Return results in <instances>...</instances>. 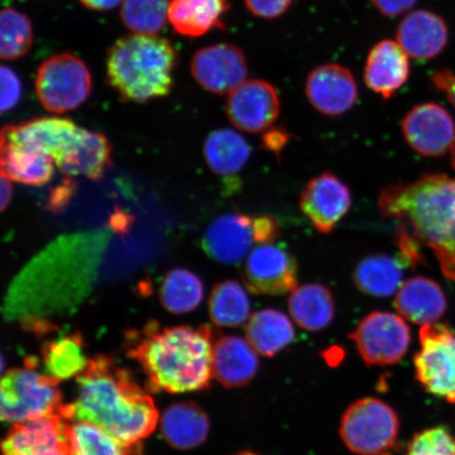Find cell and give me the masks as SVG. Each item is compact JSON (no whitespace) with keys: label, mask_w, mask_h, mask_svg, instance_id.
<instances>
[{"label":"cell","mask_w":455,"mask_h":455,"mask_svg":"<svg viewBox=\"0 0 455 455\" xmlns=\"http://www.w3.org/2000/svg\"><path fill=\"white\" fill-rule=\"evenodd\" d=\"M76 379V400L62 412L67 419L99 426L131 449L156 430L159 414L155 401L112 358L89 360Z\"/></svg>","instance_id":"6da1fadb"},{"label":"cell","mask_w":455,"mask_h":455,"mask_svg":"<svg viewBox=\"0 0 455 455\" xmlns=\"http://www.w3.org/2000/svg\"><path fill=\"white\" fill-rule=\"evenodd\" d=\"M382 219L396 220L419 247L439 261L443 275L455 281V180L427 174L411 184L395 185L380 193Z\"/></svg>","instance_id":"7a4b0ae2"},{"label":"cell","mask_w":455,"mask_h":455,"mask_svg":"<svg viewBox=\"0 0 455 455\" xmlns=\"http://www.w3.org/2000/svg\"><path fill=\"white\" fill-rule=\"evenodd\" d=\"M131 346L129 356L138 361L153 389L186 394L207 389L214 379L208 326L159 329L152 322Z\"/></svg>","instance_id":"3957f363"},{"label":"cell","mask_w":455,"mask_h":455,"mask_svg":"<svg viewBox=\"0 0 455 455\" xmlns=\"http://www.w3.org/2000/svg\"><path fill=\"white\" fill-rule=\"evenodd\" d=\"M178 61L167 38L131 34L114 43L107 55V77L124 100L147 102L169 94Z\"/></svg>","instance_id":"277c9868"},{"label":"cell","mask_w":455,"mask_h":455,"mask_svg":"<svg viewBox=\"0 0 455 455\" xmlns=\"http://www.w3.org/2000/svg\"><path fill=\"white\" fill-rule=\"evenodd\" d=\"M36 358L25 368L9 370L2 380L0 414L4 422L20 424L51 415H64L60 383L48 374L38 372Z\"/></svg>","instance_id":"5b68a950"},{"label":"cell","mask_w":455,"mask_h":455,"mask_svg":"<svg viewBox=\"0 0 455 455\" xmlns=\"http://www.w3.org/2000/svg\"><path fill=\"white\" fill-rule=\"evenodd\" d=\"M400 419L388 403L374 397L357 400L340 420L339 435L350 451L379 455L395 446Z\"/></svg>","instance_id":"8992f818"},{"label":"cell","mask_w":455,"mask_h":455,"mask_svg":"<svg viewBox=\"0 0 455 455\" xmlns=\"http://www.w3.org/2000/svg\"><path fill=\"white\" fill-rule=\"evenodd\" d=\"M91 91L92 76L88 67L72 53L56 54L39 67L36 92L45 110L56 114L76 110Z\"/></svg>","instance_id":"52a82bcc"},{"label":"cell","mask_w":455,"mask_h":455,"mask_svg":"<svg viewBox=\"0 0 455 455\" xmlns=\"http://www.w3.org/2000/svg\"><path fill=\"white\" fill-rule=\"evenodd\" d=\"M415 377L428 394L455 403V335L442 323L422 326Z\"/></svg>","instance_id":"ba28073f"},{"label":"cell","mask_w":455,"mask_h":455,"mask_svg":"<svg viewBox=\"0 0 455 455\" xmlns=\"http://www.w3.org/2000/svg\"><path fill=\"white\" fill-rule=\"evenodd\" d=\"M369 367L391 366L400 362L411 346V328L403 317L390 312L370 313L349 335Z\"/></svg>","instance_id":"9c48e42d"},{"label":"cell","mask_w":455,"mask_h":455,"mask_svg":"<svg viewBox=\"0 0 455 455\" xmlns=\"http://www.w3.org/2000/svg\"><path fill=\"white\" fill-rule=\"evenodd\" d=\"M243 280L256 295H283L298 288V263L294 256L275 243L251 250L243 267Z\"/></svg>","instance_id":"30bf717a"},{"label":"cell","mask_w":455,"mask_h":455,"mask_svg":"<svg viewBox=\"0 0 455 455\" xmlns=\"http://www.w3.org/2000/svg\"><path fill=\"white\" fill-rule=\"evenodd\" d=\"M190 71L202 88L213 94H230L247 81L248 64L235 44L208 45L193 55Z\"/></svg>","instance_id":"8fae6325"},{"label":"cell","mask_w":455,"mask_h":455,"mask_svg":"<svg viewBox=\"0 0 455 455\" xmlns=\"http://www.w3.org/2000/svg\"><path fill=\"white\" fill-rule=\"evenodd\" d=\"M228 118L233 126L247 133H259L269 129L281 112L277 91L263 79H247L228 94Z\"/></svg>","instance_id":"7c38bea8"},{"label":"cell","mask_w":455,"mask_h":455,"mask_svg":"<svg viewBox=\"0 0 455 455\" xmlns=\"http://www.w3.org/2000/svg\"><path fill=\"white\" fill-rule=\"evenodd\" d=\"M64 415L14 424L3 441V455H73Z\"/></svg>","instance_id":"4fadbf2b"},{"label":"cell","mask_w":455,"mask_h":455,"mask_svg":"<svg viewBox=\"0 0 455 455\" xmlns=\"http://www.w3.org/2000/svg\"><path fill=\"white\" fill-rule=\"evenodd\" d=\"M408 145L419 155L439 157L451 150L455 124L449 112L434 102L418 105L407 113L402 123Z\"/></svg>","instance_id":"5bb4252c"},{"label":"cell","mask_w":455,"mask_h":455,"mask_svg":"<svg viewBox=\"0 0 455 455\" xmlns=\"http://www.w3.org/2000/svg\"><path fill=\"white\" fill-rule=\"evenodd\" d=\"M83 128L69 119L59 117L34 118L31 121L8 124L2 131V140L28 149L44 153L55 164L76 144Z\"/></svg>","instance_id":"9a60e30c"},{"label":"cell","mask_w":455,"mask_h":455,"mask_svg":"<svg viewBox=\"0 0 455 455\" xmlns=\"http://www.w3.org/2000/svg\"><path fill=\"white\" fill-rule=\"evenodd\" d=\"M349 188L332 173L312 179L301 193L299 207L318 232L328 235L351 207Z\"/></svg>","instance_id":"2e32d148"},{"label":"cell","mask_w":455,"mask_h":455,"mask_svg":"<svg viewBox=\"0 0 455 455\" xmlns=\"http://www.w3.org/2000/svg\"><path fill=\"white\" fill-rule=\"evenodd\" d=\"M305 93L315 110L338 116L355 105L358 90L350 70L338 64H325L310 72Z\"/></svg>","instance_id":"e0dca14e"},{"label":"cell","mask_w":455,"mask_h":455,"mask_svg":"<svg viewBox=\"0 0 455 455\" xmlns=\"http://www.w3.org/2000/svg\"><path fill=\"white\" fill-rule=\"evenodd\" d=\"M254 243H258L255 218L242 213L219 216L209 225L203 238L204 252L227 265L240 263Z\"/></svg>","instance_id":"ac0fdd59"},{"label":"cell","mask_w":455,"mask_h":455,"mask_svg":"<svg viewBox=\"0 0 455 455\" xmlns=\"http://www.w3.org/2000/svg\"><path fill=\"white\" fill-rule=\"evenodd\" d=\"M448 41L445 20L427 10L413 11L408 14L396 30V43L414 60L435 59L446 48Z\"/></svg>","instance_id":"d6986e66"},{"label":"cell","mask_w":455,"mask_h":455,"mask_svg":"<svg viewBox=\"0 0 455 455\" xmlns=\"http://www.w3.org/2000/svg\"><path fill=\"white\" fill-rule=\"evenodd\" d=\"M409 77V56L394 41L375 44L367 57L363 78L374 93L388 100L394 96Z\"/></svg>","instance_id":"ffe728a7"},{"label":"cell","mask_w":455,"mask_h":455,"mask_svg":"<svg viewBox=\"0 0 455 455\" xmlns=\"http://www.w3.org/2000/svg\"><path fill=\"white\" fill-rule=\"evenodd\" d=\"M258 352L247 339L228 335L213 347L214 378L226 388L248 385L259 371Z\"/></svg>","instance_id":"44dd1931"},{"label":"cell","mask_w":455,"mask_h":455,"mask_svg":"<svg viewBox=\"0 0 455 455\" xmlns=\"http://www.w3.org/2000/svg\"><path fill=\"white\" fill-rule=\"evenodd\" d=\"M395 307L407 321L425 326L440 320L446 311L447 301L439 283L430 278L415 276L402 283Z\"/></svg>","instance_id":"7402d4cb"},{"label":"cell","mask_w":455,"mask_h":455,"mask_svg":"<svg viewBox=\"0 0 455 455\" xmlns=\"http://www.w3.org/2000/svg\"><path fill=\"white\" fill-rule=\"evenodd\" d=\"M230 0H171L168 20L174 31L190 38L223 30Z\"/></svg>","instance_id":"603a6c76"},{"label":"cell","mask_w":455,"mask_h":455,"mask_svg":"<svg viewBox=\"0 0 455 455\" xmlns=\"http://www.w3.org/2000/svg\"><path fill=\"white\" fill-rule=\"evenodd\" d=\"M159 423L164 441L179 451L197 448L208 439V415L196 403H173L164 411Z\"/></svg>","instance_id":"cb8c5ba5"},{"label":"cell","mask_w":455,"mask_h":455,"mask_svg":"<svg viewBox=\"0 0 455 455\" xmlns=\"http://www.w3.org/2000/svg\"><path fill=\"white\" fill-rule=\"evenodd\" d=\"M111 145L105 135L83 129L76 144L55 166L70 178L84 176L99 180L111 167Z\"/></svg>","instance_id":"d4e9b609"},{"label":"cell","mask_w":455,"mask_h":455,"mask_svg":"<svg viewBox=\"0 0 455 455\" xmlns=\"http://www.w3.org/2000/svg\"><path fill=\"white\" fill-rule=\"evenodd\" d=\"M290 315L307 331H321L332 323L335 303L332 292L321 283H306L290 295Z\"/></svg>","instance_id":"484cf974"},{"label":"cell","mask_w":455,"mask_h":455,"mask_svg":"<svg viewBox=\"0 0 455 455\" xmlns=\"http://www.w3.org/2000/svg\"><path fill=\"white\" fill-rule=\"evenodd\" d=\"M409 267L402 256H368L356 266L354 282L361 292L372 297H391L401 287L403 269Z\"/></svg>","instance_id":"4316f807"},{"label":"cell","mask_w":455,"mask_h":455,"mask_svg":"<svg viewBox=\"0 0 455 455\" xmlns=\"http://www.w3.org/2000/svg\"><path fill=\"white\" fill-rule=\"evenodd\" d=\"M295 337L291 321L283 312L264 309L250 316L246 338L258 354L272 357L292 343Z\"/></svg>","instance_id":"83f0119b"},{"label":"cell","mask_w":455,"mask_h":455,"mask_svg":"<svg viewBox=\"0 0 455 455\" xmlns=\"http://www.w3.org/2000/svg\"><path fill=\"white\" fill-rule=\"evenodd\" d=\"M2 142V173L17 183L41 187L54 173V159L43 152Z\"/></svg>","instance_id":"f1b7e54d"},{"label":"cell","mask_w":455,"mask_h":455,"mask_svg":"<svg viewBox=\"0 0 455 455\" xmlns=\"http://www.w3.org/2000/svg\"><path fill=\"white\" fill-rule=\"evenodd\" d=\"M251 147L240 133L231 129L213 131L204 141V156L215 174L232 178L244 167Z\"/></svg>","instance_id":"f546056e"},{"label":"cell","mask_w":455,"mask_h":455,"mask_svg":"<svg viewBox=\"0 0 455 455\" xmlns=\"http://www.w3.org/2000/svg\"><path fill=\"white\" fill-rule=\"evenodd\" d=\"M43 362L45 374L59 383L77 378L89 363L84 355L82 335L73 333L47 341L43 346Z\"/></svg>","instance_id":"4dcf8cb0"},{"label":"cell","mask_w":455,"mask_h":455,"mask_svg":"<svg viewBox=\"0 0 455 455\" xmlns=\"http://www.w3.org/2000/svg\"><path fill=\"white\" fill-rule=\"evenodd\" d=\"M209 315L218 327H237L249 321L251 301L240 283L225 281L215 284L209 299Z\"/></svg>","instance_id":"1f68e13d"},{"label":"cell","mask_w":455,"mask_h":455,"mask_svg":"<svg viewBox=\"0 0 455 455\" xmlns=\"http://www.w3.org/2000/svg\"><path fill=\"white\" fill-rule=\"evenodd\" d=\"M204 293L201 278L190 270L180 268L168 272L159 288L164 308L174 315L196 310L202 303Z\"/></svg>","instance_id":"d6a6232c"},{"label":"cell","mask_w":455,"mask_h":455,"mask_svg":"<svg viewBox=\"0 0 455 455\" xmlns=\"http://www.w3.org/2000/svg\"><path fill=\"white\" fill-rule=\"evenodd\" d=\"M171 0H123L121 20L133 34L158 36L166 27Z\"/></svg>","instance_id":"836d02e7"},{"label":"cell","mask_w":455,"mask_h":455,"mask_svg":"<svg viewBox=\"0 0 455 455\" xmlns=\"http://www.w3.org/2000/svg\"><path fill=\"white\" fill-rule=\"evenodd\" d=\"M69 439L73 455L133 454V449L124 446L100 427L85 420H70Z\"/></svg>","instance_id":"e575fe53"},{"label":"cell","mask_w":455,"mask_h":455,"mask_svg":"<svg viewBox=\"0 0 455 455\" xmlns=\"http://www.w3.org/2000/svg\"><path fill=\"white\" fill-rule=\"evenodd\" d=\"M34 31L30 19L14 8L0 13V56L4 60L21 59L31 50Z\"/></svg>","instance_id":"d590c367"},{"label":"cell","mask_w":455,"mask_h":455,"mask_svg":"<svg viewBox=\"0 0 455 455\" xmlns=\"http://www.w3.org/2000/svg\"><path fill=\"white\" fill-rule=\"evenodd\" d=\"M405 455H455V436L446 427H432L414 435Z\"/></svg>","instance_id":"8d00e7d4"},{"label":"cell","mask_w":455,"mask_h":455,"mask_svg":"<svg viewBox=\"0 0 455 455\" xmlns=\"http://www.w3.org/2000/svg\"><path fill=\"white\" fill-rule=\"evenodd\" d=\"M0 83H2V111L12 110L19 104L21 96V83L17 74L8 67L0 69Z\"/></svg>","instance_id":"74e56055"},{"label":"cell","mask_w":455,"mask_h":455,"mask_svg":"<svg viewBox=\"0 0 455 455\" xmlns=\"http://www.w3.org/2000/svg\"><path fill=\"white\" fill-rule=\"evenodd\" d=\"M294 0H244L247 9L259 19L273 20L287 12Z\"/></svg>","instance_id":"f35d334b"},{"label":"cell","mask_w":455,"mask_h":455,"mask_svg":"<svg viewBox=\"0 0 455 455\" xmlns=\"http://www.w3.org/2000/svg\"><path fill=\"white\" fill-rule=\"evenodd\" d=\"M76 190V180H73L70 176H68L59 186L51 189L47 204L49 212L54 213L62 212V210L68 206V204L70 203Z\"/></svg>","instance_id":"ab89813d"},{"label":"cell","mask_w":455,"mask_h":455,"mask_svg":"<svg viewBox=\"0 0 455 455\" xmlns=\"http://www.w3.org/2000/svg\"><path fill=\"white\" fill-rule=\"evenodd\" d=\"M373 7L386 17L400 16L411 10L417 0H370Z\"/></svg>","instance_id":"60d3db41"},{"label":"cell","mask_w":455,"mask_h":455,"mask_svg":"<svg viewBox=\"0 0 455 455\" xmlns=\"http://www.w3.org/2000/svg\"><path fill=\"white\" fill-rule=\"evenodd\" d=\"M431 82L437 91L446 95L455 109V72L451 70L437 71L432 76Z\"/></svg>","instance_id":"b9f144b4"},{"label":"cell","mask_w":455,"mask_h":455,"mask_svg":"<svg viewBox=\"0 0 455 455\" xmlns=\"http://www.w3.org/2000/svg\"><path fill=\"white\" fill-rule=\"evenodd\" d=\"M85 8L93 11H109L112 10L123 0H79Z\"/></svg>","instance_id":"7bdbcfd3"},{"label":"cell","mask_w":455,"mask_h":455,"mask_svg":"<svg viewBox=\"0 0 455 455\" xmlns=\"http://www.w3.org/2000/svg\"><path fill=\"white\" fill-rule=\"evenodd\" d=\"M11 180L8 176H5L2 173V212H4L5 209L9 207L11 201H12L13 197V186L11 183Z\"/></svg>","instance_id":"ee69618b"},{"label":"cell","mask_w":455,"mask_h":455,"mask_svg":"<svg viewBox=\"0 0 455 455\" xmlns=\"http://www.w3.org/2000/svg\"><path fill=\"white\" fill-rule=\"evenodd\" d=\"M286 142V136L281 132H273L269 136L268 140L265 141V144L268 146L270 150H280Z\"/></svg>","instance_id":"f6af8a7d"},{"label":"cell","mask_w":455,"mask_h":455,"mask_svg":"<svg viewBox=\"0 0 455 455\" xmlns=\"http://www.w3.org/2000/svg\"><path fill=\"white\" fill-rule=\"evenodd\" d=\"M451 151V164H452L453 169L455 170V140L453 142V146H452Z\"/></svg>","instance_id":"bcb514c9"},{"label":"cell","mask_w":455,"mask_h":455,"mask_svg":"<svg viewBox=\"0 0 455 455\" xmlns=\"http://www.w3.org/2000/svg\"><path fill=\"white\" fill-rule=\"evenodd\" d=\"M235 455H260V454H259V453H255V452H253V451H241V452H238V453H236V454H235Z\"/></svg>","instance_id":"7dc6e473"}]
</instances>
